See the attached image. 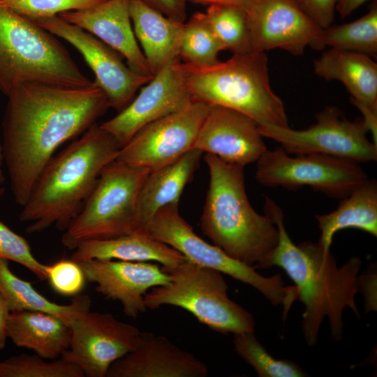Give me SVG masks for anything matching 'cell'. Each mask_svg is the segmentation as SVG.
<instances>
[{
    "label": "cell",
    "mask_w": 377,
    "mask_h": 377,
    "mask_svg": "<svg viewBox=\"0 0 377 377\" xmlns=\"http://www.w3.org/2000/svg\"><path fill=\"white\" fill-rule=\"evenodd\" d=\"M7 97L3 152L13 196L22 207L59 147L84 133L110 105L95 82L82 87L26 82Z\"/></svg>",
    "instance_id": "cell-1"
},
{
    "label": "cell",
    "mask_w": 377,
    "mask_h": 377,
    "mask_svg": "<svg viewBox=\"0 0 377 377\" xmlns=\"http://www.w3.org/2000/svg\"><path fill=\"white\" fill-rule=\"evenodd\" d=\"M264 213L276 225L279 238L271 256V267H281L295 284L297 299L304 305L302 329L309 346L318 341L323 320L327 318L335 341L343 335V311L350 309L360 317L355 296L359 292L358 274L362 261L353 257L339 267L330 250L319 243L304 241L295 244L278 205L266 197Z\"/></svg>",
    "instance_id": "cell-2"
},
{
    "label": "cell",
    "mask_w": 377,
    "mask_h": 377,
    "mask_svg": "<svg viewBox=\"0 0 377 377\" xmlns=\"http://www.w3.org/2000/svg\"><path fill=\"white\" fill-rule=\"evenodd\" d=\"M121 146L107 131L93 124L53 156L36 181L19 215L28 233L54 226L64 231L81 211L103 170L116 160Z\"/></svg>",
    "instance_id": "cell-3"
},
{
    "label": "cell",
    "mask_w": 377,
    "mask_h": 377,
    "mask_svg": "<svg viewBox=\"0 0 377 377\" xmlns=\"http://www.w3.org/2000/svg\"><path fill=\"white\" fill-rule=\"evenodd\" d=\"M209 187L200 218L203 233L231 258L255 269L271 267L279 238L277 228L267 215L250 204L244 168L205 154Z\"/></svg>",
    "instance_id": "cell-4"
},
{
    "label": "cell",
    "mask_w": 377,
    "mask_h": 377,
    "mask_svg": "<svg viewBox=\"0 0 377 377\" xmlns=\"http://www.w3.org/2000/svg\"><path fill=\"white\" fill-rule=\"evenodd\" d=\"M180 65L193 101L239 112L258 125L289 126L284 104L270 85L265 52L233 54L207 66Z\"/></svg>",
    "instance_id": "cell-5"
},
{
    "label": "cell",
    "mask_w": 377,
    "mask_h": 377,
    "mask_svg": "<svg viewBox=\"0 0 377 377\" xmlns=\"http://www.w3.org/2000/svg\"><path fill=\"white\" fill-rule=\"evenodd\" d=\"M82 87L91 81L53 34L0 5V91L22 83Z\"/></svg>",
    "instance_id": "cell-6"
},
{
    "label": "cell",
    "mask_w": 377,
    "mask_h": 377,
    "mask_svg": "<svg viewBox=\"0 0 377 377\" xmlns=\"http://www.w3.org/2000/svg\"><path fill=\"white\" fill-rule=\"evenodd\" d=\"M162 268L170 275V281L145 295L147 309L177 306L224 334L254 332L252 315L229 298L228 286L221 272L187 258L175 267Z\"/></svg>",
    "instance_id": "cell-7"
},
{
    "label": "cell",
    "mask_w": 377,
    "mask_h": 377,
    "mask_svg": "<svg viewBox=\"0 0 377 377\" xmlns=\"http://www.w3.org/2000/svg\"><path fill=\"white\" fill-rule=\"evenodd\" d=\"M149 172L117 159L106 165L81 211L64 231V246L74 250L84 242L114 238L145 228L138 198Z\"/></svg>",
    "instance_id": "cell-8"
},
{
    "label": "cell",
    "mask_w": 377,
    "mask_h": 377,
    "mask_svg": "<svg viewBox=\"0 0 377 377\" xmlns=\"http://www.w3.org/2000/svg\"><path fill=\"white\" fill-rule=\"evenodd\" d=\"M178 205H170L160 209L147 223L146 230L188 260L252 286L273 305H282L286 317L297 299L295 286H285L278 273L269 277L263 276L253 267L231 258L219 247L205 242L182 217Z\"/></svg>",
    "instance_id": "cell-9"
},
{
    "label": "cell",
    "mask_w": 377,
    "mask_h": 377,
    "mask_svg": "<svg viewBox=\"0 0 377 377\" xmlns=\"http://www.w3.org/2000/svg\"><path fill=\"white\" fill-rule=\"evenodd\" d=\"M256 179L267 186H309L342 199L369 178L358 163L320 154L290 156L281 147L267 149L256 161Z\"/></svg>",
    "instance_id": "cell-10"
},
{
    "label": "cell",
    "mask_w": 377,
    "mask_h": 377,
    "mask_svg": "<svg viewBox=\"0 0 377 377\" xmlns=\"http://www.w3.org/2000/svg\"><path fill=\"white\" fill-rule=\"evenodd\" d=\"M316 118V122L304 130L274 125L258 128L263 138L279 142L287 153L320 154L357 163L376 161L377 145L367 139L362 119L350 121L334 106H327Z\"/></svg>",
    "instance_id": "cell-11"
},
{
    "label": "cell",
    "mask_w": 377,
    "mask_h": 377,
    "mask_svg": "<svg viewBox=\"0 0 377 377\" xmlns=\"http://www.w3.org/2000/svg\"><path fill=\"white\" fill-rule=\"evenodd\" d=\"M210 107L193 101L184 108L150 123L121 147L117 159L149 172L175 161L193 149Z\"/></svg>",
    "instance_id": "cell-12"
},
{
    "label": "cell",
    "mask_w": 377,
    "mask_h": 377,
    "mask_svg": "<svg viewBox=\"0 0 377 377\" xmlns=\"http://www.w3.org/2000/svg\"><path fill=\"white\" fill-rule=\"evenodd\" d=\"M71 342L61 358L87 377H106L110 366L137 346L140 330L112 313L88 311L70 325Z\"/></svg>",
    "instance_id": "cell-13"
},
{
    "label": "cell",
    "mask_w": 377,
    "mask_h": 377,
    "mask_svg": "<svg viewBox=\"0 0 377 377\" xmlns=\"http://www.w3.org/2000/svg\"><path fill=\"white\" fill-rule=\"evenodd\" d=\"M54 36L66 40L83 57L106 95L110 108L118 112L153 77L141 75L125 64L120 54L98 38L58 16L31 20Z\"/></svg>",
    "instance_id": "cell-14"
},
{
    "label": "cell",
    "mask_w": 377,
    "mask_h": 377,
    "mask_svg": "<svg viewBox=\"0 0 377 377\" xmlns=\"http://www.w3.org/2000/svg\"><path fill=\"white\" fill-rule=\"evenodd\" d=\"M244 9L255 52L281 49L299 56L307 47L325 48L323 29L296 0H249Z\"/></svg>",
    "instance_id": "cell-15"
},
{
    "label": "cell",
    "mask_w": 377,
    "mask_h": 377,
    "mask_svg": "<svg viewBox=\"0 0 377 377\" xmlns=\"http://www.w3.org/2000/svg\"><path fill=\"white\" fill-rule=\"evenodd\" d=\"M181 61L172 62L140 89L138 95L119 113L101 124L121 147L150 123L177 112L193 101L184 82Z\"/></svg>",
    "instance_id": "cell-16"
},
{
    "label": "cell",
    "mask_w": 377,
    "mask_h": 377,
    "mask_svg": "<svg viewBox=\"0 0 377 377\" xmlns=\"http://www.w3.org/2000/svg\"><path fill=\"white\" fill-rule=\"evenodd\" d=\"M86 280L107 299L118 301L124 314L136 318L147 311L145 296L170 281V275L154 262L87 259L77 262Z\"/></svg>",
    "instance_id": "cell-17"
},
{
    "label": "cell",
    "mask_w": 377,
    "mask_h": 377,
    "mask_svg": "<svg viewBox=\"0 0 377 377\" xmlns=\"http://www.w3.org/2000/svg\"><path fill=\"white\" fill-rule=\"evenodd\" d=\"M193 149L242 168L256 162L267 150L255 120L221 106L210 107Z\"/></svg>",
    "instance_id": "cell-18"
},
{
    "label": "cell",
    "mask_w": 377,
    "mask_h": 377,
    "mask_svg": "<svg viewBox=\"0 0 377 377\" xmlns=\"http://www.w3.org/2000/svg\"><path fill=\"white\" fill-rule=\"evenodd\" d=\"M207 365L167 337L142 332L136 347L114 362L107 377H205Z\"/></svg>",
    "instance_id": "cell-19"
},
{
    "label": "cell",
    "mask_w": 377,
    "mask_h": 377,
    "mask_svg": "<svg viewBox=\"0 0 377 377\" xmlns=\"http://www.w3.org/2000/svg\"><path fill=\"white\" fill-rule=\"evenodd\" d=\"M94 35L127 61L135 72L153 77L135 38L129 10V0H104L82 10L58 15Z\"/></svg>",
    "instance_id": "cell-20"
},
{
    "label": "cell",
    "mask_w": 377,
    "mask_h": 377,
    "mask_svg": "<svg viewBox=\"0 0 377 377\" xmlns=\"http://www.w3.org/2000/svg\"><path fill=\"white\" fill-rule=\"evenodd\" d=\"M129 10L135 38L153 75L180 60L184 22L167 17L140 0H129Z\"/></svg>",
    "instance_id": "cell-21"
},
{
    "label": "cell",
    "mask_w": 377,
    "mask_h": 377,
    "mask_svg": "<svg viewBox=\"0 0 377 377\" xmlns=\"http://www.w3.org/2000/svg\"><path fill=\"white\" fill-rule=\"evenodd\" d=\"M185 258L179 251L151 236L145 228L114 238L84 242L71 256L76 262L87 259L154 262L163 267H175Z\"/></svg>",
    "instance_id": "cell-22"
},
{
    "label": "cell",
    "mask_w": 377,
    "mask_h": 377,
    "mask_svg": "<svg viewBox=\"0 0 377 377\" xmlns=\"http://www.w3.org/2000/svg\"><path fill=\"white\" fill-rule=\"evenodd\" d=\"M315 74L341 82L353 105L377 109V64L371 57L330 48L313 61Z\"/></svg>",
    "instance_id": "cell-23"
},
{
    "label": "cell",
    "mask_w": 377,
    "mask_h": 377,
    "mask_svg": "<svg viewBox=\"0 0 377 377\" xmlns=\"http://www.w3.org/2000/svg\"><path fill=\"white\" fill-rule=\"evenodd\" d=\"M6 334L16 346L46 360L61 357L71 342L69 325L52 314L37 311H10Z\"/></svg>",
    "instance_id": "cell-24"
},
{
    "label": "cell",
    "mask_w": 377,
    "mask_h": 377,
    "mask_svg": "<svg viewBox=\"0 0 377 377\" xmlns=\"http://www.w3.org/2000/svg\"><path fill=\"white\" fill-rule=\"evenodd\" d=\"M203 153L192 149L175 161L149 172L138 198V209L142 224L147 223L162 207L179 205L186 185L198 169Z\"/></svg>",
    "instance_id": "cell-25"
},
{
    "label": "cell",
    "mask_w": 377,
    "mask_h": 377,
    "mask_svg": "<svg viewBox=\"0 0 377 377\" xmlns=\"http://www.w3.org/2000/svg\"><path fill=\"white\" fill-rule=\"evenodd\" d=\"M341 200L334 211L316 216L321 233L318 242L326 250H330L334 234L343 229H359L377 236L376 180L368 179Z\"/></svg>",
    "instance_id": "cell-26"
},
{
    "label": "cell",
    "mask_w": 377,
    "mask_h": 377,
    "mask_svg": "<svg viewBox=\"0 0 377 377\" xmlns=\"http://www.w3.org/2000/svg\"><path fill=\"white\" fill-rule=\"evenodd\" d=\"M0 293L6 300L10 311H37L52 314L70 326L79 316L90 311L91 300L87 295L75 296L71 304L53 302L36 290L9 267L8 260L0 258Z\"/></svg>",
    "instance_id": "cell-27"
},
{
    "label": "cell",
    "mask_w": 377,
    "mask_h": 377,
    "mask_svg": "<svg viewBox=\"0 0 377 377\" xmlns=\"http://www.w3.org/2000/svg\"><path fill=\"white\" fill-rule=\"evenodd\" d=\"M215 36L233 54L253 52L245 9L235 3L209 6L205 13Z\"/></svg>",
    "instance_id": "cell-28"
},
{
    "label": "cell",
    "mask_w": 377,
    "mask_h": 377,
    "mask_svg": "<svg viewBox=\"0 0 377 377\" xmlns=\"http://www.w3.org/2000/svg\"><path fill=\"white\" fill-rule=\"evenodd\" d=\"M323 43L330 48L376 57L377 54V6L361 17L323 29Z\"/></svg>",
    "instance_id": "cell-29"
},
{
    "label": "cell",
    "mask_w": 377,
    "mask_h": 377,
    "mask_svg": "<svg viewBox=\"0 0 377 377\" xmlns=\"http://www.w3.org/2000/svg\"><path fill=\"white\" fill-rule=\"evenodd\" d=\"M224 50L205 13H193L184 22L179 57L182 63L195 66H207L220 61L219 52Z\"/></svg>",
    "instance_id": "cell-30"
},
{
    "label": "cell",
    "mask_w": 377,
    "mask_h": 377,
    "mask_svg": "<svg viewBox=\"0 0 377 377\" xmlns=\"http://www.w3.org/2000/svg\"><path fill=\"white\" fill-rule=\"evenodd\" d=\"M236 353L260 377H304L307 374L296 363L277 360L258 341L254 332L233 334Z\"/></svg>",
    "instance_id": "cell-31"
},
{
    "label": "cell",
    "mask_w": 377,
    "mask_h": 377,
    "mask_svg": "<svg viewBox=\"0 0 377 377\" xmlns=\"http://www.w3.org/2000/svg\"><path fill=\"white\" fill-rule=\"evenodd\" d=\"M76 364L59 360L48 362L35 354H20L0 362V377H84Z\"/></svg>",
    "instance_id": "cell-32"
},
{
    "label": "cell",
    "mask_w": 377,
    "mask_h": 377,
    "mask_svg": "<svg viewBox=\"0 0 377 377\" xmlns=\"http://www.w3.org/2000/svg\"><path fill=\"white\" fill-rule=\"evenodd\" d=\"M104 0H0V5L30 20L85 9Z\"/></svg>",
    "instance_id": "cell-33"
},
{
    "label": "cell",
    "mask_w": 377,
    "mask_h": 377,
    "mask_svg": "<svg viewBox=\"0 0 377 377\" xmlns=\"http://www.w3.org/2000/svg\"><path fill=\"white\" fill-rule=\"evenodd\" d=\"M0 258L20 264L40 280H46L47 265L32 253L28 242L0 221Z\"/></svg>",
    "instance_id": "cell-34"
},
{
    "label": "cell",
    "mask_w": 377,
    "mask_h": 377,
    "mask_svg": "<svg viewBox=\"0 0 377 377\" xmlns=\"http://www.w3.org/2000/svg\"><path fill=\"white\" fill-rule=\"evenodd\" d=\"M47 280L58 294L77 296L83 290L86 278L80 264L72 260L61 259L46 267Z\"/></svg>",
    "instance_id": "cell-35"
},
{
    "label": "cell",
    "mask_w": 377,
    "mask_h": 377,
    "mask_svg": "<svg viewBox=\"0 0 377 377\" xmlns=\"http://www.w3.org/2000/svg\"><path fill=\"white\" fill-rule=\"evenodd\" d=\"M296 1L302 10L322 29H326L332 25L337 0Z\"/></svg>",
    "instance_id": "cell-36"
},
{
    "label": "cell",
    "mask_w": 377,
    "mask_h": 377,
    "mask_svg": "<svg viewBox=\"0 0 377 377\" xmlns=\"http://www.w3.org/2000/svg\"><path fill=\"white\" fill-rule=\"evenodd\" d=\"M167 17L179 22L186 19V0H140Z\"/></svg>",
    "instance_id": "cell-37"
},
{
    "label": "cell",
    "mask_w": 377,
    "mask_h": 377,
    "mask_svg": "<svg viewBox=\"0 0 377 377\" xmlns=\"http://www.w3.org/2000/svg\"><path fill=\"white\" fill-rule=\"evenodd\" d=\"M362 113V121L372 136L373 142L377 145V109L361 105H354Z\"/></svg>",
    "instance_id": "cell-38"
},
{
    "label": "cell",
    "mask_w": 377,
    "mask_h": 377,
    "mask_svg": "<svg viewBox=\"0 0 377 377\" xmlns=\"http://www.w3.org/2000/svg\"><path fill=\"white\" fill-rule=\"evenodd\" d=\"M10 313L8 304L0 293V350L5 347L6 339V322Z\"/></svg>",
    "instance_id": "cell-39"
},
{
    "label": "cell",
    "mask_w": 377,
    "mask_h": 377,
    "mask_svg": "<svg viewBox=\"0 0 377 377\" xmlns=\"http://www.w3.org/2000/svg\"><path fill=\"white\" fill-rule=\"evenodd\" d=\"M368 0H337L336 12L341 17L349 16Z\"/></svg>",
    "instance_id": "cell-40"
},
{
    "label": "cell",
    "mask_w": 377,
    "mask_h": 377,
    "mask_svg": "<svg viewBox=\"0 0 377 377\" xmlns=\"http://www.w3.org/2000/svg\"><path fill=\"white\" fill-rule=\"evenodd\" d=\"M193 3H200L204 5H214L221 3H234L230 0H186Z\"/></svg>",
    "instance_id": "cell-41"
},
{
    "label": "cell",
    "mask_w": 377,
    "mask_h": 377,
    "mask_svg": "<svg viewBox=\"0 0 377 377\" xmlns=\"http://www.w3.org/2000/svg\"><path fill=\"white\" fill-rule=\"evenodd\" d=\"M3 161H4V157H3V147H2V143H1V140H0V184L3 183L5 180V177L3 176V171L1 170V166H2V163Z\"/></svg>",
    "instance_id": "cell-42"
},
{
    "label": "cell",
    "mask_w": 377,
    "mask_h": 377,
    "mask_svg": "<svg viewBox=\"0 0 377 377\" xmlns=\"http://www.w3.org/2000/svg\"><path fill=\"white\" fill-rule=\"evenodd\" d=\"M232 3L241 6L245 8L249 0H230Z\"/></svg>",
    "instance_id": "cell-43"
},
{
    "label": "cell",
    "mask_w": 377,
    "mask_h": 377,
    "mask_svg": "<svg viewBox=\"0 0 377 377\" xmlns=\"http://www.w3.org/2000/svg\"><path fill=\"white\" fill-rule=\"evenodd\" d=\"M5 188H0V199L4 194Z\"/></svg>",
    "instance_id": "cell-44"
}]
</instances>
